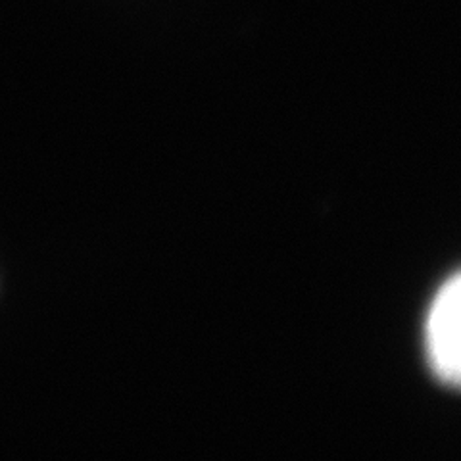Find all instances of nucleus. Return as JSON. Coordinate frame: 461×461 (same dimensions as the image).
<instances>
[{
	"instance_id": "1",
	"label": "nucleus",
	"mask_w": 461,
	"mask_h": 461,
	"mask_svg": "<svg viewBox=\"0 0 461 461\" xmlns=\"http://www.w3.org/2000/svg\"><path fill=\"white\" fill-rule=\"evenodd\" d=\"M459 302L461 288L459 276L446 281L432 304L427 317V357L435 377L448 386L459 384L461 373V348H459Z\"/></svg>"
}]
</instances>
